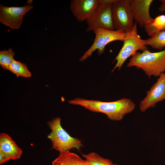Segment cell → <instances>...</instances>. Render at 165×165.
Instances as JSON below:
<instances>
[{"label": "cell", "mask_w": 165, "mask_h": 165, "mask_svg": "<svg viewBox=\"0 0 165 165\" xmlns=\"http://www.w3.org/2000/svg\"><path fill=\"white\" fill-rule=\"evenodd\" d=\"M70 104L79 105L93 112L105 114L112 121L122 120L126 114L135 109V104L130 99L123 98L112 102L89 100L77 98L68 101Z\"/></svg>", "instance_id": "obj_1"}, {"label": "cell", "mask_w": 165, "mask_h": 165, "mask_svg": "<svg viewBox=\"0 0 165 165\" xmlns=\"http://www.w3.org/2000/svg\"><path fill=\"white\" fill-rule=\"evenodd\" d=\"M127 67L141 69L149 78L159 77L165 72V50L156 52L147 49L142 52L138 51L132 56Z\"/></svg>", "instance_id": "obj_2"}, {"label": "cell", "mask_w": 165, "mask_h": 165, "mask_svg": "<svg viewBox=\"0 0 165 165\" xmlns=\"http://www.w3.org/2000/svg\"><path fill=\"white\" fill-rule=\"evenodd\" d=\"M61 121L60 117H56L47 122L51 130L47 138L52 143V149L59 152L73 149L80 151L83 147L82 141L71 136L61 126Z\"/></svg>", "instance_id": "obj_3"}, {"label": "cell", "mask_w": 165, "mask_h": 165, "mask_svg": "<svg viewBox=\"0 0 165 165\" xmlns=\"http://www.w3.org/2000/svg\"><path fill=\"white\" fill-rule=\"evenodd\" d=\"M123 42L122 47L114 60L113 62L116 61V63L112 71V73L116 68L120 70L127 59L135 54L138 50L143 51L147 49L145 40L141 39L138 34L136 22L131 31L126 33Z\"/></svg>", "instance_id": "obj_4"}, {"label": "cell", "mask_w": 165, "mask_h": 165, "mask_svg": "<svg viewBox=\"0 0 165 165\" xmlns=\"http://www.w3.org/2000/svg\"><path fill=\"white\" fill-rule=\"evenodd\" d=\"M99 5L92 16L86 21L87 32L98 28L115 30L112 6L115 0H99Z\"/></svg>", "instance_id": "obj_5"}, {"label": "cell", "mask_w": 165, "mask_h": 165, "mask_svg": "<svg viewBox=\"0 0 165 165\" xmlns=\"http://www.w3.org/2000/svg\"><path fill=\"white\" fill-rule=\"evenodd\" d=\"M112 10L115 30L130 32L134 23L130 0H116Z\"/></svg>", "instance_id": "obj_6"}, {"label": "cell", "mask_w": 165, "mask_h": 165, "mask_svg": "<svg viewBox=\"0 0 165 165\" xmlns=\"http://www.w3.org/2000/svg\"><path fill=\"white\" fill-rule=\"evenodd\" d=\"M94 42L89 48L83 54L79 60L83 62L90 57L94 52L97 50L99 55L105 51V47L108 43L116 41L123 42L126 33L121 31L109 30L102 28L95 29Z\"/></svg>", "instance_id": "obj_7"}, {"label": "cell", "mask_w": 165, "mask_h": 165, "mask_svg": "<svg viewBox=\"0 0 165 165\" xmlns=\"http://www.w3.org/2000/svg\"><path fill=\"white\" fill-rule=\"evenodd\" d=\"M32 6L25 5L21 7L0 5V22L12 30L20 27L24 16L33 9Z\"/></svg>", "instance_id": "obj_8"}, {"label": "cell", "mask_w": 165, "mask_h": 165, "mask_svg": "<svg viewBox=\"0 0 165 165\" xmlns=\"http://www.w3.org/2000/svg\"><path fill=\"white\" fill-rule=\"evenodd\" d=\"M140 102L139 109L142 112L154 107L158 102L165 99V72L161 74Z\"/></svg>", "instance_id": "obj_9"}, {"label": "cell", "mask_w": 165, "mask_h": 165, "mask_svg": "<svg viewBox=\"0 0 165 165\" xmlns=\"http://www.w3.org/2000/svg\"><path fill=\"white\" fill-rule=\"evenodd\" d=\"M99 4V0H73L71 2L70 8L76 20L82 22L92 16Z\"/></svg>", "instance_id": "obj_10"}, {"label": "cell", "mask_w": 165, "mask_h": 165, "mask_svg": "<svg viewBox=\"0 0 165 165\" xmlns=\"http://www.w3.org/2000/svg\"><path fill=\"white\" fill-rule=\"evenodd\" d=\"M152 0H130L134 20L141 27H144L153 19L149 9Z\"/></svg>", "instance_id": "obj_11"}, {"label": "cell", "mask_w": 165, "mask_h": 165, "mask_svg": "<svg viewBox=\"0 0 165 165\" xmlns=\"http://www.w3.org/2000/svg\"><path fill=\"white\" fill-rule=\"evenodd\" d=\"M0 151L12 160L20 159L23 153L22 149L11 137L4 133L0 134Z\"/></svg>", "instance_id": "obj_12"}, {"label": "cell", "mask_w": 165, "mask_h": 165, "mask_svg": "<svg viewBox=\"0 0 165 165\" xmlns=\"http://www.w3.org/2000/svg\"><path fill=\"white\" fill-rule=\"evenodd\" d=\"M59 152L58 156L52 162V165H90L85 160L70 150Z\"/></svg>", "instance_id": "obj_13"}, {"label": "cell", "mask_w": 165, "mask_h": 165, "mask_svg": "<svg viewBox=\"0 0 165 165\" xmlns=\"http://www.w3.org/2000/svg\"><path fill=\"white\" fill-rule=\"evenodd\" d=\"M147 34L151 37L165 29V15H162L146 24L144 27Z\"/></svg>", "instance_id": "obj_14"}, {"label": "cell", "mask_w": 165, "mask_h": 165, "mask_svg": "<svg viewBox=\"0 0 165 165\" xmlns=\"http://www.w3.org/2000/svg\"><path fill=\"white\" fill-rule=\"evenodd\" d=\"M82 155L90 165H119L113 163L110 159L104 158L95 152L82 153Z\"/></svg>", "instance_id": "obj_15"}, {"label": "cell", "mask_w": 165, "mask_h": 165, "mask_svg": "<svg viewBox=\"0 0 165 165\" xmlns=\"http://www.w3.org/2000/svg\"><path fill=\"white\" fill-rule=\"evenodd\" d=\"M8 70L16 75V77L21 76L25 78H30L32 74L29 70L26 64L16 60L10 65Z\"/></svg>", "instance_id": "obj_16"}, {"label": "cell", "mask_w": 165, "mask_h": 165, "mask_svg": "<svg viewBox=\"0 0 165 165\" xmlns=\"http://www.w3.org/2000/svg\"><path fill=\"white\" fill-rule=\"evenodd\" d=\"M145 45L162 50L165 47V29L159 32L153 37L145 40Z\"/></svg>", "instance_id": "obj_17"}, {"label": "cell", "mask_w": 165, "mask_h": 165, "mask_svg": "<svg viewBox=\"0 0 165 165\" xmlns=\"http://www.w3.org/2000/svg\"><path fill=\"white\" fill-rule=\"evenodd\" d=\"M15 53L12 49L10 48L7 50L0 51V65L3 69L8 70L9 67L12 62L15 60L14 57Z\"/></svg>", "instance_id": "obj_18"}, {"label": "cell", "mask_w": 165, "mask_h": 165, "mask_svg": "<svg viewBox=\"0 0 165 165\" xmlns=\"http://www.w3.org/2000/svg\"><path fill=\"white\" fill-rule=\"evenodd\" d=\"M10 160L6 155L0 151V164H3Z\"/></svg>", "instance_id": "obj_19"}, {"label": "cell", "mask_w": 165, "mask_h": 165, "mask_svg": "<svg viewBox=\"0 0 165 165\" xmlns=\"http://www.w3.org/2000/svg\"><path fill=\"white\" fill-rule=\"evenodd\" d=\"M162 2L161 5L159 6L158 10L160 12H165V0H160Z\"/></svg>", "instance_id": "obj_20"}]
</instances>
